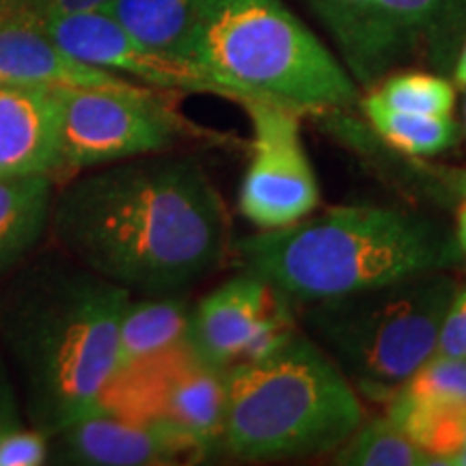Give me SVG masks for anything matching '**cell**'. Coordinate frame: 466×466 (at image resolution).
Here are the masks:
<instances>
[{
  "label": "cell",
  "instance_id": "obj_1",
  "mask_svg": "<svg viewBox=\"0 0 466 466\" xmlns=\"http://www.w3.org/2000/svg\"><path fill=\"white\" fill-rule=\"evenodd\" d=\"M55 240L80 266L160 296L212 275L231 248L223 197L192 158L138 156L52 199Z\"/></svg>",
  "mask_w": 466,
  "mask_h": 466
},
{
  "label": "cell",
  "instance_id": "obj_2",
  "mask_svg": "<svg viewBox=\"0 0 466 466\" xmlns=\"http://www.w3.org/2000/svg\"><path fill=\"white\" fill-rule=\"evenodd\" d=\"M7 279L0 350L28 423L52 436L97 410L116 367L130 289L56 261H37Z\"/></svg>",
  "mask_w": 466,
  "mask_h": 466
},
{
  "label": "cell",
  "instance_id": "obj_3",
  "mask_svg": "<svg viewBox=\"0 0 466 466\" xmlns=\"http://www.w3.org/2000/svg\"><path fill=\"white\" fill-rule=\"evenodd\" d=\"M233 250L244 272L300 302L445 272L464 261L456 233L439 220L380 206L326 209L316 218L242 238Z\"/></svg>",
  "mask_w": 466,
  "mask_h": 466
},
{
  "label": "cell",
  "instance_id": "obj_4",
  "mask_svg": "<svg viewBox=\"0 0 466 466\" xmlns=\"http://www.w3.org/2000/svg\"><path fill=\"white\" fill-rule=\"evenodd\" d=\"M188 61L220 96L264 100L296 113L357 102L352 76L281 0H208Z\"/></svg>",
  "mask_w": 466,
  "mask_h": 466
},
{
  "label": "cell",
  "instance_id": "obj_5",
  "mask_svg": "<svg viewBox=\"0 0 466 466\" xmlns=\"http://www.w3.org/2000/svg\"><path fill=\"white\" fill-rule=\"evenodd\" d=\"M225 382V445L247 460L313 456L343 445L363 423L348 376L307 337L264 359L231 365Z\"/></svg>",
  "mask_w": 466,
  "mask_h": 466
},
{
  "label": "cell",
  "instance_id": "obj_6",
  "mask_svg": "<svg viewBox=\"0 0 466 466\" xmlns=\"http://www.w3.org/2000/svg\"><path fill=\"white\" fill-rule=\"evenodd\" d=\"M456 288L445 272H425L309 302L305 324L343 374L365 391L391 395L436 352Z\"/></svg>",
  "mask_w": 466,
  "mask_h": 466
},
{
  "label": "cell",
  "instance_id": "obj_7",
  "mask_svg": "<svg viewBox=\"0 0 466 466\" xmlns=\"http://www.w3.org/2000/svg\"><path fill=\"white\" fill-rule=\"evenodd\" d=\"M97 410L134 423L162 425L212 453L225 442V382L186 341L115 367Z\"/></svg>",
  "mask_w": 466,
  "mask_h": 466
},
{
  "label": "cell",
  "instance_id": "obj_8",
  "mask_svg": "<svg viewBox=\"0 0 466 466\" xmlns=\"http://www.w3.org/2000/svg\"><path fill=\"white\" fill-rule=\"evenodd\" d=\"M58 156L66 171L160 154L182 132L179 116L162 106L154 89H55Z\"/></svg>",
  "mask_w": 466,
  "mask_h": 466
},
{
  "label": "cell",
  "instance_id": "obj_9",
  "mask_svg": "<svg viewBox=\"0 0 466 466\" xmlns=\"http://www.w3.org/2000/svg\"><path fill=\"white\" fill-rule=\"evenodd\" d=\"M253 126L250 162L238 208L259 229H279L309 217L319 188L300 138L299 113L264 100H242Z\"/></svg>",
  "mask_w": 466,
  "mask_h": 466
},
{
  "label": "cell",
  "instance_id": "obj_10",
  "mask_svg": "<svg viewBox=\"0 0 466 466\" xmlns=\"http://www.w3.org/2000/svg\"><path fill=\"white\" fill-rule=\"evenodd\" d=\"M31 20L58 48L89 66L130 74L158 89L218 93L217 85L195 63L147 48L137 37H132L108 11L31 17Z\"/></svg>",
  "mask_w": 466,
  "mask_h": 466
},
{
  "label": "cell",
  "instance_id": "obj_11",
  "mask_svg": "<svg viewBox=\"0 0 466 466\" xmlns=\"http://www.w3.org/2000/svg\"><path fill=\"white\" fill-rule=\"evenodd\" d=\"M208 453L197 441L162 425L134 423L91 412L50 436L48 458L56 464L147 466L199 462Z\"/></svg>",
  "mask_w": 466,
  "mask_h": 466
},
{
  "label": "cell",
  "instance_id": "obj_12",
  "mask_svg": "<svg viewBox=\"0 0 466 466\" xmlns=\"http://www.w3.org/2000/svg\"><path fill=\"white\" fill-rule=\"evenodd\" d=\"M0 85L46 89L78 86L132 93L149 89L67 55L31 17L22 14L11 20H0Z\"/></svg>",
  "mask_w": 466,
  "mask_h": 466
},
{
  "label": "cell",
  "instance_id": "obj_13",
  "mask_svg": "<svg viewBox=\"0 0 466 466\" xmlns=\"http://www.w3.org/2000/svg\"><path fill=\"white\" fill-rule=\"evenodd\" d=\"M270 283L244 272L212 289L190 311L186 343L214 370L225 371L240 363L255 324L272 299Z\"/></svg>",
  "mask_w": 466,
  "mask_h": 466
},
{
  "label": "cell",
  "instance_id": "obj_14",
  "mask_svg": "<svg viewBox=\"0 0 466 466\" xmlns=\"http://www.w3.org/2000/svg\"><path fill=\"white\" fill-rule=\"evenodd\" d=\"M58 167L61 156L55 89L0 85V177H52Z\"/></svg>",
  "mask_w": 466,
  "mask_h": 466
},
{
  "label": "cell",
  "instance_id": "obj_15",
  "mask_svg": "<svg viewBox=\"0 0 466 466\" xmlns=\"http://www.w3.org/2000/svg\"><path fill=\"white\" fill-rule=\"evenodd\" d=\"M52 177H0V281L37 247L50 227Z\"/></svg>",
  "mask_w": 466,
  "mask_h": 466
},
{
  "label": "cell",
  "instance_id": "obj_16",
  "mask_svg": "<svg viewBox=\"0 0 466 466\" xmlns=\"http://www.w3.org/2000/svg\"><path fill=\"white\" fill-rule=\"evenodd\" d=\"M335 37L354 78L371 85L393 63L378 0H305Z\"/></svg>",
  "mask_w": 466,
  "mask_h": 466
},
{
  "label": "cell",
  "instance_id": "obj_17",
  "mask_svg": "<svg viewBox=\"0 0 466 466\" xmlns=\"http://www.w3.org/2000/svg\"><path fill=\"white\" fill-rule=\"evenodd\" d=\"M206 5L208 0H113L104 11L147 48L188 58Z\"/></svg>",
  "mask_w": 466,
  "mask_h": 466
},
{
  "label": "cell",
  "instance_id": "obj_18",
  "mask_svg": "<svg viewBox=\"0 0 466 466\" xmlns=\"http://www.w3.org/2000/svg\"><path fill=\"white\" fill-rule=\"evenodd\" d=\"M389 419L430 456V464H447L464 447L466 404L430 400L395 389L389 401Z\"/></svg>",
  "mask_w": 466,
  "mask_h": 466
},
{
  "label": "cell",
  "instance_id": "obj_19",
  "mask_svg": "<svg viewBox=\"0 0 466 466\" xmlns=\"http://www.w3.org/2000/svg\"><path fill=\"white\" fill-rule=\"evenodd\" d=\"M188 319V307L175 294L127 302L119 324L116 367L186 341Z\"/></svg>",
  "mask_w": 466,
  "mask_h": 466
},
{
  "label": "cell",
  "instance_id": "obj_20",
  "mask_svg": "<svg viewBox=\"0 0 466 466\" xmlns=\"http://www.w3.org/2000/svg\"><path fill=\"white\" fill-rule=\"evenodd\" d=\"M363 113L384 143L408 156H439L460 141V126L451 115H415L389 108L376 96L363 100Z\"/></svg>",
  "mask_w": 466,
  "mask_h": 466
},
{
  "label": "cell",
  "instance_id": "obj_21",
  "mask_svg": "<svg viewBox=\"0 0 466 466\" xmlns=\"http://www.w3.org/2000/svg\"><path fill=\"white\" fill-rule=\"evenodd\" d=\"M378 14L393 61L421 39H434L458 26L466 0H378Z\"/></svg>",
  "mask_w": 466,
  "mask_h": 466
},
{
  "label": "cell",
  "instance_id": "obj_22",
  "mask_svg": "<svg viewBox=\"0 0 466 466\" xmlns=\"http://www.w3.org/2000/svg\"><path fill=\"white\" fill-rule=\"evenodd\" d=\"M335 464L348 466H417L430 456L417 447L389 417L360 423L352 436L337 447Z\"/></svg>",
  "mask_w": 466,
  "mask_h": 466
},
{
  "label": "cell",
  "instance_id": "obj_23",
  "mask_svg": "<svg viewBox=\"0 0 466 466\" xmlns=\"http://www.w3.org/2000/svg\"><path fill=\"white\" fill-rule=\"evenodd\" d=\"M374 96L389 108L415 115H451L456 91L445 78L421 72L391 76Z\"/></svg>",
  "mask_w": 466,
  "mask_h": 466
},
{
  "label": "cell",
  "instance_id": "obj_24",
  "mask_svg": "<svg viewBox=\"0 0 466 466\" xmlns=\"http://www.w3.org/2000/svg\"><path fill=\"white\" fill-rule=\"evenodd\" d=\"M398 389L419 398L466 404V359L432 354Z\"/></svg>",
  "mask_w": 466,
  "mask_h": 466
},
{
  "label": "cell",
  "instance_id": "obj_25",
  "mask_svg": "<svg viewBox=\"0 0 466 466\" xmlns=\"http://www.w3.org/2000/svg\"><path fill=\"white\" fill-rule=\"evenodd\" d=\"M50 436L42 430H11L0 439V466H39L48 462Z\"/></svg>",
  "mask_w": 466,
  "mask_h": 466
},
{
  "label": "cell",
  "instance_id": "obj_26",
  "mask_svg": "<svg viewBox=\"0 0 466 466\" xmlns=\"http://www.w3.org/2000/svg\"><path fill=\"white\" fill-rule=\"evenodd\" d=\"M434 354L466 359V285L456 288L445 309Z\"/></svg>",
  "mask_w": 466,
  "mask_h": 466
},
{
  "label": "cell",
  "instance_id": "obj_27",
  "mask_svg": "<svg viewBox=\"0 0 466 466\" xmlns=\"http://www.w3.org/2000/svg\"><path fill=\"white\" fill-rule=\"evenodd\" d=\"M25 410H22L20 393H17L14 374H11L7 359L0 350V439L11 430L22 428Z\"/></svg>",
  "mask_w": 466,
  "mask_h": 466
},
{
  "label": "cell",
  "instance_id": "obj_28",
  "mask_svg": "<svg viewBox=\"0 0 466 466\" xmlns=\"http://www.w3.org/2000/svg\"><path fill=\"white\" fill-rule=\"evenodd\" d=\"M113 0H20L22 15L52 17L69 14H86V11H104Z\"/></svg>",
  "mask_w": 466,
  "mask_h": 466
},
{
  "label": "cell",
  "instance_id": "obj_29",
  "mask_svg": "<svg viewBox=\"0 0 466 466\" xmlns=\"http://www.w3.org/2000/svg\"><path fill=\"white\" fill-rule=\"evenodd\" d=\"M453 186H456L460 203H458V225H456V242L466 258V173L453 175Z\"/></svg>",
  "mask_w": 466,
  "mask_h": 466
},
{
  "label": "cell",
  "instance_id": "obj_30",
  "mask_svg": "<svg viewBox=\"0 0 466 466\" xmlns=\"http://www.w3.org/2000/svg\"><path fill=\"white\" fill-rule=\"evenodd\" d=\"M456 80L462 86H466V44H464V48H462V52H460V58H458Z\"/></svg>",
  "mask_w": 466,
  "mask_h": 466
},
{
  "label": "cell",
  "instance_id": "obj_31",
  "mask_svg": "<svg viewBox=\"0 0 466 466\" xmlns=\"http://www.w3.org/2000/svg\"><path fill=\"white\" fill-rule=\"evenodd\" d=\"M447 464H458V466H466V447H462L458 453H453V456L447 460Z\"/></svg>",
  "mask_w": 466,
  "mask_h": 466
},
{
  "label": "cell",
  "instance_id": "obj_32",
  "mask_svg": "<svg viewBox=\"0 0 466 466\" xmlns=\"http://www.w3.org/2000/svg\"><path fill=\"white\" fill-rule=\"evenodd\" d=\"M5 3H20V0H5Z\"/></svg>",
  "mask_w": 466,
  "mask_h": 466
},
{
  "label": "cell",
  "instance_id": "obj_33",
  "mask_svg": "<svg viewBox=\"0 0 466 466\" xmlns=\"http://www.w3.org/2000/svg\"><path fill=\"white\" fill-rule=\"evenodd\" d=\"M464 447H466V439H464Z\"/></svg>",
  "mask_w": 466,
  "mask_h": 466
}]
</instances>
